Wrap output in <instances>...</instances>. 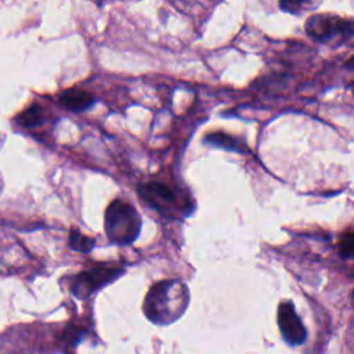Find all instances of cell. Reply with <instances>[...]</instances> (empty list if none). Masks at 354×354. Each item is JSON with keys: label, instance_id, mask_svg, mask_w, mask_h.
Here are the masks:
<instances>
[{"label": "cell", "instance_id": "cell-5", "mask_svg": "<svg viewBox=\"0 0 354 354\" xmlns=\"http://www.w3.org/2000/svg\"><path fill=\"white\" fill-rule=\"evenodd\" d=\"M140 196L155 210L165 216H171L180 209L177 192L165 183L149 181L138 187Z\"/></svg>", "mask_w": 354, "mask_h": 354}, {"label": "cell", "instance_id": "cell-2", "mask_svg": "<svg viewBox=\"0 0 354 354\" xmlns=\"http://www.w3.org/2000/svg\"><path fill=\"white\" fill-rule=\"evenodd\" d=\"M141 231V217L138 212L122 199L112 201L105 210V232L111 242L129 245Z\"/></svg>", "mask_w": 354, "mask_h": 354}, {"label": "cell", "instance_id": "cell-4", "mask_svg": "<svg viewBox=\"0 0 354 354\" xmlns=\"http://www.w3.org/2000/svg\"><path fill=\"white\" fill-rule=\"evenodd\" d=\"M120 274H123L122 268H115L108 266L83 271L75 275L73 279L71 281V292L79 299H86L100 288L115 281Z\"/></svg>", "mask_w": 354, "mask_h": 354}, {"label": "cell", "instance_id": "cell-1", "mask_svg": "<svg viewBox=\"0 0 354 354\" xmlns=\"http://www.w3.org/2000/svg\"><path fill=\"white\" fill-rule=\"evenodd\" d=\"M189 303L187 285L180 279L156 282L148 290L144 300L147 318L158 325H167L178 319Z\"/></svg>", "mask_w": 354, "mask_h": 354}, {"label": "cell", "instance_id": "cell-9", "mask_svg": "<svg viewBox=\"0 0 354 354\" xmlns=\"http://www.w3.org/2000/svg\"><path fill=\"white\" fill-rule=\"evenodd\" d=\"M41 120H43V112L37 104H32L29 108H26L24 112H21L17 116V122L24 127H35L40 124Z\"/></svg>", "mask_w": 354, "mask_h": 354}, {"label": "cell", "instance_id": "cell-12", "mask_svg": "<svg viewBox=\"0 0 354 354\" xmlns=\"http://www.w3.org/2000/svg\"><path fill=\"white\" fill-rule=\"evenodd\" d=\"M304 0H279V7L290 14H297L303 7Z\"/></svg>", "mask_w": 354, "mask_h": 354}, {"label": "cell", "instance_id": "cell-7", "mask_svg": "<svg viewBox=\"0 0 354 354\" xmlns=\"http://www.w3.org/2000/svg\"><path fill=\"white\" fill-rule=\"evenodd\" d=\"M59 104L71 111L75 112H82L88 109L93 104H94V97L80 88H68L65 91L61 93L59 98H58Z\"/></svg>", "mask_w": 354, "mask_h": 354}, {"label": "cell", "instance_id": "cell-11", "mask_svg": "<svg viewBox=\"0 0 354 354\" xmlns=\"http://www.w3.org/2000/svg\"><path fill=\"white\" fill-rule=\"evenodd\" d=\"M353 246H354V234H353L351 230H348L342 235V238L339 241V245H337L340 257L348 259L353 253Z\"/></svg>", "mask_w": 354, "mask_h": 354}, {"label": "cell", "instance_id": "cell-13", "mask_svg": "<svg viewBox=\"0 0 354 354\" xmlns=\"http://www.w3.org/2000/svg\"><path fill=\"white\" fill-rule=\"evenodd\" d=\"M1 188H3V181H1V177H0V191H1Z\"/></svg>", "mask_w": 354, "mask_h": 354}, {"label": "cell", "instance_id": "cell-8", "mask_svg": "<svg viewBox=\"0 0 354 354\" xmlns=\"http://www.w3.org/2000/svg\"><path fill=\"white\" fill-rule=\"evenodd\" d=\"M203 141L207 142V144H212L214 147H221V148L228 149V151H235V152L246 151V145L242 141H239L238 138H235L230 134H225L224 131L209 133V134L205 136Z\"/></svg>", "mask_w": 354, "mask_h": 354}, {"label": "cell", "instance_id": "cell-3", "mask_svg": "<svg viewBox=\"0 0 354 354\" xmlns=\"http://www.w3.org/2000/svg\"><path fill=\"white\" fill-rule=\"evenodd\" d=\"M306 32L318 41H343L353 35V24L335 15L315 14L306 21Z\"/></svg>", "mask_w": 354, "mask_h": 354}, {"label": "cell", "instance_id": "cell-10", "mask_svg": "<svg viewBox=\"0 0 354 354\" xmlns=\"http://www.w3.org/2000/svg\"><path fill=\"white\" fill-rule=\"evenodd\" d=\"M69 248L76 250V252H80V253H88L93 246H94V239L87 236V235H83L79 230H75L72 228L71 232H69Z\"/></svg>", "mask_w": 354, "mask_h": 354}, {"label": "cell", "instance_id": "cell-6", "mask_svg": "<svg viewBox=\"0 0 354 354\" xmlns=\"http://www.w3.org/2000/svg\"><path fill=\"white\" fill-rule=\"evenodd\" d=\"M278 326L285 342L290 346L301 344L306 340V329L290 301H283L278 307Z\"/></svg>", "mask_w": 354, "mask_h": 354}]
</instances>
